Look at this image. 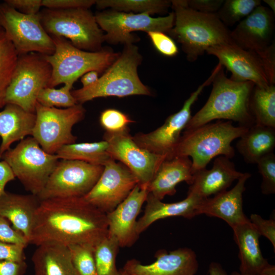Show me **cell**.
I'll return each mask as SVG.
<instances>
[{"mask_svg": "<svg viewBox=\"0 0 275 275\" xmlns=\"http://www.w3.org/2000/svg\"><path fill=\"white\" fill-rule=\"evenodd\" d=\"M107 233L106 213L84 197L53 198L40 201L29 243L95 247Z\"/></svg>", "mask_w": 275, "mask_h": 275, "instance_id": "cell-1", "label": "cell"}, {"mask_svg": "<svg viewBox=\"0 0 275 275\" xmlns=\"http://www.w3.org/2000/svg\"><path fill=\"white\" fill-rule=\"evenodd\" d=\"M171 4L174 24L168 34L181 44L188 61H196L209 47L234 44L231 30L216 14L194 10L188 6L186 0H172Z\"/></svg>", "mask_w": 275, "mask_h": 275, "instance_id": "cell-2", "label": "cell"}, {"mask_svg": "<svg viewBox=\"0 0 275 275\" xmlns=\"http://www.w3.org/2000/svg\"><path fill=\"white\" fill-rule=\"evenodd\" d=\"M206 102L191 117L184 130L198 127L214 120L236 122L250 128L255 124L250 109V100L255 84L237 82L228 78L222 66L215 75Z\"/></svg>", "mask_w": 275, "mask_h": 275, "instance_id": "cell-3", "label": "cell"}, {"mask_svg": "<svg viewBox=\"0 0 275 275\" xmlns=\"http://www.w3.org/2000/svg\"><path fill=\"white\" fill-rule=\"evenodd\" d=\"M248 129L234 126L230 121L218 120L184 130L170 157H190L193 175L205 169L214 157L224 156L230 159L233 158L235 150L232 142L239 138Z\"/></svg>", "mask_w": 275, "mask_h": 275, "instance_id": "cell-4", "label": "cell"}, {"mask_svg": "<svg viewBox=\"0 0 275 275\" xmlns=\"http://www.w3.org/2000/svg\"><path fill=\"white\" fill-rule=\"evenodd\" d=\"M124 46L116 60L95 83L71 91L77 103L82 104L99 97L151 95L150 90L138 75L142 56L138 46L134 44Z\"/></svg>", "mask_w": 275, "mask_h": 275, "instance_id": "cell-5", "label": "cell"}, {"mask_svg": "<svg viewBox=\"0 0 275 275\" xmlns=\"http://www.w3.org/2000/svg\"><path fill=\"white\" fill-rule=\"evenodd\" d=\"M55 51L44 55L52 67V74L47 87L64 84L71 87L78 78L91 71L104 72L116 60L119 53L103 48L97 52L81 50L64 37L50 36Z\"/></svg>", "mask_w": 275, "mask_h": 275, "instance_id": "cell-6", "label": "cell"}, {"mask_svg": "<svg viewBox=\"0 0 275 275\" xmlns=\"http://www.w3.org/2000/svg\"><path fill=\"white\" fill-rule=\"evenodd\" d=\"M38 14L43 28L50 36L64 37L81 50L97 52L103 49L104 34L89 9L45 8Z\"/></svg>", "mask_w": 275, "mask_h": 275, "instance_id": "cell-7", "label": "cell"}, {"mask_svg": "<svg viewBox=\"0 0 275 275\" xmlns=\"http://www.w3.org/2000/svg\"><path fill=\"white\" fill-rule=\"evenodd\" d=\"M0 159L9 164L25 190L36 196L44 187L59 159L56 154L44 151L33 137L21 140Z\"/></svg>", "mask_w": 275, "mask_h": 275, "instance_id": "cell-8", "label": "cell"}, {"mask_svg": "<svg viewBox=\"0 0 275 275\" xmlns=\"http://www.w3.org/2000/svg\"><path fill=\"white\" fill-rule=\"evenodd\" d=\"M52 67L43 54L30 52L18 56L12 78L6 91V104L17 105L35 113L38 96L47 87Z\"/></svg>", "mask_w": 275, "mask_h": 275, "instance_id": "cell-9", "label": "cell"}, {"mask_svg": "<svg viewBox=\"0 0 275 275\" xmlns=\"http://www.w3.org/2000/svg\"><path fill=\"white\" fill-rule=\"evenodd\" d=\"M35 108L32 135L44 151L56 154L63 146L75 143L77 137L72 129L85 118L86 110L82 104L62 109L46 107L37 102Z\"/></svg>", "mask_w": 275, "mask_h": 275, "instance_id": "cell-10", "label": "cell"}, {"mask_svg": "<svg viewBox=\"0 0 275 275\" xmlns=\"http://www.w3.org/2000/svg\"><path fill=\"white\" fill-rule=\"evenodd\" d=\"M96 21L105 32L104 42L111 44H134L140 38L133 35L135 31L161 32L168 33L173 27L175 16L172 11L167 16L153 17L148 13H133L108 9L97 12Z\"/></svg>", "mask_w": 275, "mask_h": 275, "instance_id": "cell-11", "label": "cell"}, {"mask_svg": "<svg viewBox=\"0 0 275 275\" xmlns=\"http://www.w3.org/2000/svg\"><path fill=\"white\" fill-rule=\"evenodd\" d=\"M0 26L18 56L30 52L51 55L55 51L53 41L43 28L38 13L24 14L5 2L0 3Z\"/></svg>", "mask_w": 275, "mask_h": 275, "instance_id": "cell-12", "label": "cell"}, {"mask_svg": "<svg viewBox=\"0 0 275 275\" xmlns=\"http://www.w3.org/2000/svg\"><path fill=\"white\" fill-rule=\"evenodd\" d=\"M104 166L76 160L58 162L44 187L37 196L40 201L85 197L99 178Z\"/></svg>", "mask_w": 275, "mask_h": 275, "instance_id": "cell-13", "label": "cell"}, {"mask_svg": "<svg viewBox=\"0 0 275 275\" xmlns=\"http://www.w3.org/2000/svg\"><path fill=\"white\" fill-rule=\"evenodd\" d=\"M222 65L219 63L209 77L191 93L181 108L169 116L161 126L149 133H137L133 141L141 148L153 153L170 157L181 137V134L191 118V108L203 89L213 81Z\"/></svg>", "mask_w": 275, "mask_h": 275, "instance_id": "cell-14", "label": "cell"}, {"mask_svg": "<svg viewBox=\"0 0 275 275\" xmlns=\"http://www.w3.org/2000/svg\"><path fill=\"white\" fill-rule=\"evenodd\" d=\"M103 139L108 143L107 151L111 158L126 167L141 187L148 188L159 166L167 158L138 145L130 134L129 129L119 133L105 132Z\"/></svg>", "mask_w": 275, "mask_h": 275, "instance_id": "cell-15", "label": "cell"}, {"mask_svg": "<svg viewBox=\"0 0 275 275\" xmlns=\"http://www.w3.org/2000/svg\"><path fill=\"white\" fill-rule=\"evenodd\" d=\"M138 181L131 171L111 159L92 189L84 198L105 213L113 210L129 195Z\"/></svg>", "mask_w": 275, "mask_h": 275, "instance_id": "cell-16", "label": "cell"}, {"mask_svg": "<svg viewBox=\"0 0 275 275\" xmlns=\"http://www.w3.org/2000/svg\"><path fill=\"white\" fill-rule=\"evenodd\" d=\"M206 52L216 57L218 63L231 73V80L251 81L260 87L270 85L261 59L256 52L244 50L234 44L214 46Z\"/></svg>", "mask_w": 275, "mask_h": 275, "instance_id": "cell-17", "label": "cell"}, {"mask_svg": "<svg viewBox=\"0 0 275 275\" xmlns=\"http://www.w3.org/2000/svg\"><path fill=\"white\" fill-rule=\"evenodd\" d=\"M149 193L147 187L137 184L123 202L106 213L107 236L115 238L120 248L130 247L138 240L136 218Z\"/></svg>", "mask_w": 275, "mask_h": 275, "instance_id": "cell-18", "label": "cell"}, {"mask_svg": "<svg viewBox=\"0 0 275 275\" xmlns=\"http://www.w3.org/2000/svg\"><path fill=\"white\" fill-rule=\"evenodd\" d=\"M274 13L260 5L231 31L234 43L244 50L258 52L274 40Z\"/></svg>", "mask_w": 275, "mask_h": 275, "instance_id": "cell-19", "label": "cell"}, {"mask_svg": "<svg viewBox=\"0 0 275 275\" xmlns=\"http://www.w3.org/2000/svg\"><path fill=\"white\" fill-rule=\"evenodd\" d=\"M155 257L153 263L146 265L135 259L129 260L122 269L129 275H195L198 270L197 255L189 248L160 250Z\"/></svg>", "mask_w": 275, "mask_h": 275, "instance_id": "cell-20", "label": "cell"}, {"mask_svg": "<svg viewBox=\"0 0 275 275\" xmlns=\"http://www.w3.org/2000/svg\"><path fill=\"white\" fill-rule=\"evenodd\" d=\"M251 176L244 173L230 190L219 193L211 198L203 199L198 208V214L216 217L225 221L232 228L249 220L243 210V193L245 184Z\"/></svg>", "mask_w": 275, "mask_h": 275, "instance_id": "cell-21", "label": "cell"}, {"mask_svg": "<svg viewBox=\"0 0 275 275\" xmlns=\"http://www.w3.org/2000/svg\"><path fill=\"white\" fill-rule=\"evenodd\" d=\"M243 173L238 171L230 159L219 156L214 159L210 169H204L193 174L187 194L202 199L226 190Z\"/></svg>", "mask_w": 275, "mask_h": 275, "instance_id": "cell-22", "label": "cell"}, {"mask_svg": "<svg viewBox=\"0 0 275 275\" xmlns=\"http://www.w3.org/2000/svg\"><path fill=\"white\" fill-rule=\"evenodd\" d=\"M191 167V160L188 157L166 158L148 185L149 193L161 201L166 196L175 195L178 183L184 181L190 184L193 176Z\"/></svg>", "mask_w": 275, "mask_h": 275, "instance_id": "cell-23", "label": "cell"}, {"mask_svg": "<svg viewBox=\"0 0 275 275\" xmlns=\"http://www.w3.org/2000/svg\"><path fill=\"white\" fill-rule=\"evenodd\" d=\"M203 199L187 194L184 200L174 203H163L149 193L143 216L137 221L138 234L145 231L156 221L172 216L191 219L198 215V208Z\"/></svg>", "mask_w": 275, "mask_h": 275, "instance_id": "cell-24", "label": "cell"}, {"mask_svg": "<svg viewBox=\"0 0 275 275\" xmlns=\"http://www.w3.org/2000/svg\"><path fill=\"white\" fill-rule=\"evenodd\" d=\"M40 203L36 195L5 191L0 195V215L7 218L12 227L21 233L29 242Z\"/></svg>", "mask_w": 275, "mask_h": 275, "instance_id": "cell-25", "label": "cell"}, {"mask_svg": "<svg viewBox=\"0 0 275 275\" xmlns=\"http://www.w3.org/2000/svg\"><path fill=\"white\" fill-rule=\"evenodd\" d=\"M234 239L239 249V271L242 275H259L269 263L261 253L260 234L248 221L232 228Z\"/></svg>", "mask_w": 275, "mask_h": 275, "instance_id": "cell-26", "label": "cell"}, {"mask_svg": "<svg viewBox=\"0 0 275 275\" xmlns=\"http://www.w3.org/2000/svg\"><path fill=\"white\" fill-rule=\"evenodd\" d=\"M0 112V158L12 143L32 135L36 115L13 104H6Z\"/></svg>", "mask_w": 275, "mask_h": 275, "instance_id": "cell-27", "label": "cell"}, {"mask_svg": "<svg viewBox=\"0 0 275 275\" xmlns=\"http://www.w3.org/2000/svg\"><path fill=\"white\" fill-rule=\"evenodd\" d=\"M37 246L32 257L34 275H77L67 246L49 242Z\"/></svg>", "mask_w": 275, "mask_h": 275, "instance_id": "cell-28", "label": "cell"}, {"mask_svg": "<svg viewBox=\"0 0 275 275\" xmlns=\"http://www.w3.org/2000/svg\"><path fill=\"white\" fill-rule=\"evenodd\" d=\"M236 147L246 163H257L263 157L273 152L275 128L255 124L239 138Z\"/></svg>", "mask_w": 275, "mask_h": 275, "instance_id": "cell-29", "label": "cell"}, {"mask_svg": "<svg viewBox=\"0 0 275 275\" xmlns=\"http://www.w3.org/2000/svg\"><path fill=\"white\" fill-rule=\"evenodd\" d=\"M108 143L103 140L93 143H73L63 146L56 153L59 159L76 160L104 166L111 159Z\"/></svg>", "mask_w": 275, "mask_h": 275, "instance_id": "cell-30", "label": "cell"}, {"mask_svg": "<svg viewBox=\"0 0 275 275\" xmlns=\"http://www.w3.org/2000/svg\"><path fill=\"white\" fill-rule=\"evenodd\" d=\"M250 109L256 124L275 128V86H255L250 100Z\"/></svg>", "mask_w": 275, "mask_h": 275, "instance_id": "cell-31", "label": "cell"}, {"mask_svg": "<svg viewBox=\"0 0 275 275\" xmlns=\"http://www.w3.org/2000/svg\"><path fill=\"white\" fill-rule=\"evenodd\" d=\"M99 9H109L126 13L154 14L166 13L171 7L168 0H97L95 2Z\"/></svg>", "mask_w": 275, "mask_h": 275, "instance_id": "cell-32", "label": "cell"}, {"mask_svg": "<svg viewBox=\"0 0 275 275\" xmlns=\"http://www.w3.org/2000/svg\"><path fill=\"white\" fill-rule=\"evenodd\" d=\"M18 54L0 26V108L6 105V91L16 65Z\"/></svg>", "mask_w": 275, "mask_h": 275, "instance_id": "cell-33", "label": "cell"}, {"mask_svg": "<svg viewBox=\"0 0 275 275\" xmlns=\"http://www.w3.org/2000/svg\"><path fill=\"white\" fill-rule=\"evenodd\" d=\"M119 248L117 240L108 236L94 247V256L97 275L118 274L116 261Z\"/></svg>", "mask_w": 275, "mask_h": 275, "instance_id": "cell-34", "label": "cell"}, {"mask_svg": "<svg viewBox=\"0 0 275 275\" xmlns=\"http://www.w3.org/2000/svg\"><path fill=\"white\" fill-rule=\"evenodd\" d=\"M261 5L260 0H226L216 14L228 28L237 24Z\"/></svg>", "mask_w": 275, "mask_h": 275, "instance_id": "cell-35", "label": "cell"}, {"mask_svg": "<svg viewBox=\"0 0 275 275\" xmlns=\"http://www.w3.org/2000/svg\"><path fill=\"white\" fill-rule=\"evenodd\" d=\"M72 88L65 85L59 89L45 88L40 92L37 97V102L43 106L48 107H72L77 104L71 94Z\"/></svg>", "mask_w": 275, "mask_h": 275, "instance_id": "cell-36", "label": "cell"}, {"mask_svg": "<svg viewBox=\"0 0 275 275\" xmlns=\"http://www.w3.org/2000/svg\"><path fill=\"white\" fill-rule=\"evenodd\" d=\"M68 248L77 275H97L94 247L88 245H72Z\"/></svg>", "mask_w": 275, "mask_h": 275, "instance_id": "cell-37", "label": "cell"}, {"mask_svg": "<svg viewBox=\"0 0 275 275\" xmlns=\"http://www.w3.org/2000/svg\"><path fill=\"white\" fill-rule=\"evenodd\" d=\"M128 115L115 109L107 108L102 111L99 117V123L106 132L114 133L124 131L128 125L133 122Z\"/></svg>", "mask_w": 275, "mask_h": 275, "instance_id": "cell-38", "label": "cell"}, {"mask_svg": "<svg viewBox=\"0 0 275 275\" xmlns=\"http://www.w3.org/2000/svg\"><path fill=\"white\" fill-rule=\"evenodd\" d=\"M259 172L262 177L261 189L268 195L275 193V155L273 152L261 158L257 162Z\"/></svg>", "mask_w": 275, "mask_h": 275, "instance_id": "cell-39", "label": "cell"}, {"mask_svg": "<svg viewBox=\"0 0 275 275\" xmlns=\"http://www.w3.org/2000/svg\"><path fill=\"white\" fill-rule=\"evenodd\" d=\"M147 34L154 47L161 54L171 57L178 54V48L175 42L166 33L150 31Z\"/></svg>", "mask_w": 275, "mask_h": 275, "instance_id": "cell-40", "label": "cell"}, {"mask_svg": "<svg viewBox=\"0 0 275 275\" xmlns=\"http://www.w3.org/2000/svg\"><path fill=\"white\" fill-rule=\"evenodd\" d=\"M0 241L27 246L29 242L23 235L10 225V222L0 215Z\"/></svg>", "mask_w": 275, "mask_h": 275, "instance_id": "cell-41", "label": "cell"}, {"mask_svg": "<svg viewBox=\"0 0 275 275\" xmlns=\"http://www.w3.org/2000/svg\"><path fill=\"white\" fill-rule=\"evenodd\" d=\"M250 221L260 236L267 238L275 249V221L273 219H265L257 214H252Z\"/></svg>", "mask_w": 275, "mask_h": 275, "instance_id": "cell-42", "label": "cell"}, {"mask_svg": "<svg viewBox=\"0 0 275 275\" xmlns=\"http://www.w3.org/2000/svg\"><path fill=\"white\" fill-rule=\"evenodd\" d=\"M259 56L269 85L275 84L274 40L265 50L256 52Z\"/></svg>", "mask_w": 275, "mask_h": 275, "instance_id": "cell-43", "label": "cell"}, {"mask_svg": "<svg viewBox=\"0 0 275 275\" xmlns=\"http://www.w3.org/2000/svg\"><path fill=\"white\" fill-rule=\"evenodd\" d=\"M94 0H42V6L48 9H89L95 4Z\"/></svg>", "mask_w": 275, "mask_h": 275, "instance_id": "cell-44", "label": "cell"}, {"mask_svg": "<svg viewBox=\"0 0 275 275\" xmlns=\"http://www.w3.org/2000/svg\"><path fill=\"white\" fill-rule=\"evenodd\" d=\"M26 246L0 241V260L25 261L24 249Z\"/></svg>", "mask_w": 275, "mask_h": 275, "instance_id": "cell-45", "label": "cell"}, {"mask_svg": "<svg viewBox=\"0 0 275 275\" xmlns=\"http://www.w3.org/2000/svg\"><path fill=\"white\" fill-rule=\"evenodd\" d=\"M8 5L24 14H37L42 6V0H6Z\"/></svg>", "mask_w": 275, "mask_h": 275, "instance_id": "cell-46", "label": "cell"}, {"mask_svg": "<svg viewBox=\"0 0 275 275\" xmlns=\"http://www.w3.org/2000/svg\"><path fill=\"white\" fill-rule=\"evenodd\" d=\"M188 6L196 11L206 14H216L224 0H186Z\"/></svg>", "mask_w": 275, "mask_h": 275, "instance_id": "cell-47", "label": "cell"}, {"mask_svg": "<svg viewBox=\"0 0 275 275\" xmlns=\"http://www.w3.org/2000/svg\"><path fill=\"white\" fill-rule=\"evenodd\" d=\"M27 267L25 261L0 260V275H24Z\"/></svg>", "mask_w": 275, "mask_h": 275, "instance_id": "cell-48", "label": "cell"}, {"mask_svg": "<svg viewBox=\"0 0 275 275\" xmlns=\"http://www.w3.org/2000/svg\"><path fill=\"white\" fill-rule=\"evenodd\" d=\"M15 179V177L9 164L4 160L0 161V195L5 191L6 184Z\"/></svg>", "mask_w": 275, "mask_h": 275, "instance_id": "cell-49", "label": "cell"}, {"mask_svg": "<svg viewBox=\"0 0 275 275\" xmlns=\"http://www.w3.org/2000/svg\"><path fill=\"white\" fill-rule=\"evenodd\" d=\"M99 74L96 71H91L84 74L80 80L82 87H88L95 83L99 78Z\"/></svg>", "mask_w": 275, "mask_h": 275, "instance_id": "cell-50", "label": "cell"}, {"mask_svg": "<svg viewBox=\"0 0 275 275\" xmlns=\"http://www.w3.org/2000/svg\"><path fill=\"white\" fill-rule=\"evenodd\" d=\"M208 273L209 275H228L221 264L215 262H212L209 264Z\"/></svg>", "mask_w": 275, "mask_h": 275, "instance_id": "cell-51", "label": "cell"}, {"mask_svg": "<svg viewBox=\"0 0 275 275\" xmlns=\"http://www.w3.org/2000/svg\"><path fill=\"white\" fill-rule=\"evenodd\" d=\"M259 275H275V266L268 263L262 270Z\"/></svg>", "mask_w": 275, "mask_h": 275, "instance_id": "cell-52", "label": "cell"}, {"mask_svg": "<svg viewBox=\"0 0 275 275\" xmlns=\"http://www.w3.org/2000/svg\"><path fill=\"white\" fill-rule=\"evenodd\" d=\"M263 2L267 5V7L275 13V1L264 0Z\"/></svg>", "mask_w": 275, "mask_h": 275, "instance_id": "cell-53", "label": "cell"}, {"mask_svg": "<svg viewBox=\"0 0 275 275\" xmlns=\"http://www.w3.org/2000/svg\"><path fill=\"white\" fill-rule=\"evenodd\" d=\"M117 275H129L126 272H125L122 269L118 270V273Z\"/></svg>", "mask_w": 275, "mask_h": 275, "instance_id": "cell-54", "label": "cell"}, {"mask_svg": "<svg viewBox=\"0 0 275 275\" xmlns=\"http://www.w3.org/2000/svg\"><path fill=\"white\" fill-rule=\"evenodd\" d=\"M230 275H242L241 274V273H240L239 272H237V271H233L232 272Z\"/></svg>", "mask_w": 275, "mask_h": 275, "instance_id": "cell-55", "label": "cell"}]
</instances>
